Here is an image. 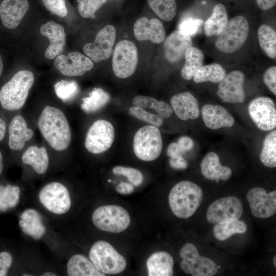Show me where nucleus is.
<instances>
[{
	"mask_svg": "<svg viewBox=\"0 0 276 276\" xmlns=\"http://www.w3.org/2000/svg\"><path fill=\"white\" fill-rule=\"evenodd\" d=\"M38 126L42 135L53 149L62 151L68 147L71 130L66 117L60 109L46 106L38 118Z\"/></svg>",
	"mask_w": 276,
	"mask_h": 276,
	"instance_id": "obj_1",
	"label": "nucleus"
},
{
	"mask_svg": "<svg viewBox=\"0 0 276 276\" xmlns=\"http://www.w3.org/2000/svg\"><path fill=\"white\" fill-rule=\"evenodd\" d=\"M203 192L197 184L183 180L176 184L169 195V204L172 213L178 218L192 216L199 206Z\"/></svg>",
	"mask_w": 276,
	"mask_h": 276,
	"instance_id": "obj_2",
	"label": "nucleus"
},
{
	"mask_svg": "<svg viewBox=\"0 0 276 276\" xmlns=\"http://www.w3.org/2000/svg\"><path fill=\"white\" fill-rule=\"evenodd\" d=\"M34 81L33 74L22 70L16 73L0 90V103L9 110H16L25 104Z\"/></svg>",
	"mask_w": 276,
	"mask_h": 276,
	"instance_id": "obj_3",
	"label": "nucleus"
},
{
	"mask_svg": "<svg viewBox=\"0 0 276 276\" xmlns=\"http://www.w3.org/2000/svg\"><path fill=\"white\" fill-rule=\"evenodd\" d=\"M89 258L97 269L104 274H118L126 267L124 257L105 241H99L93 244Z\"/></svg>",
	"mask_w": 276,
	"mask_h": 276,
	"instance_id": "obj_4",
	"label": "nucleus"
},
{
	"mask_svg": "<svg viewBox=\"0 0 276 276\" xmlns=\"http://www.w3.org/2000/svg\"><path fill=\"white\" fill-rule=\"evenodd\" d=\"M249 31L247 20L239 15L232 18L218 35L216 48L221 52L232 53L239 50L245 42Z\"/></svg>",
	"mask_w": 276,
	"mask_h": 276,
	"instance_id": "obj_5",
	"label": "nucleus"
},
{
	"mask_svg": "<svg viewBox=\"0 0 276 276\" xmlns=\"http://www.w3.org/2000/svg\"><path fill=\"white\" fill-rule=\"evenodd\" d=\"M136 157L144 161H152L158 158L162 152L163 141L157 127L147 125L141 127L135 133L133 142Z\"/></svg>",
	"mask_w": 276,
	"mask_h": 276,
	"instance_id": "obj_6",
	"label": "nucleus"
},
{
	"mask_svg": "<svg viewBox=\"0 0 276 276\" xmlns=\"http://www.w3.org/2000/svg\"><path fill=\"white\" fill-rule=\"evenodd\" d=\"M94 224L98 229L112 233L123 232L130 222L128 212L117 205H107L96 209L92 215Z\"/></svg>",
	"mask_w": 276,
	"mask_h": 276,
	"instance_id": "obj_7",
	"label": "nucleus"
},
{
	"mask_svg": "<svg viewBox=\"0 0 276 276\" xmlns=\"http://www.w3.org/2000/svg\"><path fill=\"white\" fill-rule=\"evenodd\" d=\"M179 255L182 259L180 267L186 273L192 276H213L217 272L216 263L207 257L200 256L197 248L192 243L185 244Z\"/></svg>",
	"mask_w": 276,
	"mask_h": 276,
	"instance_id": "obj_8",
	"label": "nucleus"
},
{
	"mask_svg": "<svg viewBox=\"0 0 276 276\" xmlns=\"http://www.w3.org/2000/svg\"><path fill=\"white\" fill-rule=\"evenodd\" d=\"M138 62L136 45L132 42L123 40L116 45L112 56V67L114 75L119 78H126L134 72Z\"/></svg>",
	"mask_w": 276,
	"mask_h": 276,
	"instance_id": "obj_9",
	"label": "nucleus"
},
{
	"mask_svg": "<svg viewBox=\"0 0 276 276\" xmlns=\"http://www.w3.org/2000/svg\"><path fill=\"white\" fill-rule=\"evenodd\" d=\"M114 138V130L110 122L105 120L95 121L86 133L85 146L93 154H99L107 150Z\"/></svg>",
	"mask_w": 276,
	"mask_h": 276,
	"instance_id": "obj_10",
	"label": "nucleus"
},
{
	"mask_svg": "<svg viewBox=\"0 0 276 276\" xmlns=\"http://www.w3.org/2000/svg\"><path fill=\"white\" fill-rule=\"evenodd\" d=\"M39 199L48 211L56 214L65 213L71 206L67 188L58 182L49 183L43 187L39 192Z\"/></svg>",
	"mask_w": 276,
	"mask_h": 276,
	"instance_id": "obj_11",
	"label": "nucleus"
},
{
	"mask_svg": "<svg viewBox=\"0 0 276 276\" xmlns=\"http://www.w3.org/2000/svg\"><path fill=\"white\" fill-rule=\"evenodd\" d=\"M116 37V30L111 25H107L97 33L95 41L85 44L84 54L95 62L108 59L111 56Z\"/></svg>",
	"mask_w": 276,
	"mask_h": 276,
	"instance_id": "obj_12",
	"label": "nucleus"
},
{
	"mask_svg": "<svg viewBox=\"0 0 276 276\" xmlns=\"http://www.w3.org/2000/svg\"><path fill=\"white\" fill-rule=\"evenodd\" d=\"M248 110L251 119L260 130L270 131L275 128L276 108L271 99L256 98L249 103Z\"/></svg>",
	"mask_w": 276,
	"mask_h": 276,
	"instance_id": "obj_13",
	"label": "nucleus"
},
{
	"mask_svg": "<svg viewBox=\"0 0 276 276\" xmlns=\"http://www.w3.org/2000/svg\"><path fill=\"white\" fill-rule=\"evenodd\" d=\"M242 213L241 200L236 197L228 196L215 200L209 206L206 218L211 223L216 224L223 221L238 219Z\"/></svg>",
	"mask_w": 276,
	"mask_h": 276,
	"instance_id": "obj_14",
	"label": "nucleus"
},
{
	"mask_svg": "<svg viewBox=\"0 0 276 276\" xmlns=\"http://www.w3.org/2000/svg\"><path fill=\"white\" fill-rule=\"evenodd\" d=\"M252 214L257 218H267L276 213V191L267 193L263 188H254L247 194Z\"/></svg>",
	"mask_w": 276,
	"mask_h": 276,
	"instance_id": "obj_15",
	"label": "nucleus"
},
{
	"mask_svg": "<svg viewBox=\"0 0 276 276\" xmlns=\"http://www.w3.org/2000/svg\"><path fill=\"white\" fill-rule=\"evenodd\" d=\"M244 74L236 70L230 72L220 82L217 95L223 102L231 103H242L245 96L243 85Z\"/></svg>",
	"mask_w": 276,
	"mask_h": 276,
	"instance_id": "obj_16",
	"label": "nucleus"
},
{
	"mask_svg": "<svg viewBox=\"0 0 276 276\" xmlns=\"http://www.w3.org/2000/svg\"><path fill=\"white\" fill-rule=\"evenodd\" d=\"M54 65L61 74L68 76H80L93 68L92 60L81 53L74 51L60 55L54 61Z\"/></svg>",
	"mask_w": 276,
	"mask_h": 276,
	"instance_id": "obj_17",
	"label": "nucleus"
},
{
	"mask_svg": "<svg viewBox=\"0 0 276 276\" xmlns=\"http://www.w3.org/2000/svg\"><path fill=\"white\" fill-rule=\"evenodd\" d=\"M133 32L137 40H150L157 44L162 42L166 36L162 22L155 18L149 19L143 17L139 18L134 25Z\"/></svg>",
	"mask_w": 276,
	"mask_h": 276,
	"instance_id": "obj_18",
	"label": "nucleus"
},
{
	"mask_svg": "<svg viewBox=\"0 0 276 276\" xmlns=\"http://www.w3.org/2000/svg\"><path fill=\"white\" fill-rule=\"evenodd\" d=\"M40 32L50 40V44L45 52L47 59H54L61 53L65 47L66 34L63 27L54 21H49L41 25Z\"/></svg>",
	"mask_w": 276,
	"mask_h": 276,
	"instance_id": "obj_19",
	"label": "nucleus"
},
{
	"mask_svg": "<svg viewBox=\"0 0 276 276\" xmlns=\"http://www.w3.org/2000/svg\"><path fill=\"white\" fill-rule=\"evenodd\" d=\"M28 0H3L0 5V18L7 28L17 27L28 11Z\"/></svg>",
	"mask_w": 276,
	"mask_h": 276,
	"instance_id": "obj_20",
	"label": "nucleus"
},
{
	"mask_svg": "<svg viewBox=\"0 0 276 276\" xmlns=\"http://www.w3.org/2000/svg\"><path fill=\"white\" fill-rule=\"evenodd\" d=\"M170 103L173 110L181 120H194L200 115L198 101L189 92H183L173 96L170 100Z\"/></svg>",
	"mask_w": 276,
	"mask_h": 276,
	"instance_id": "obj_21",
	"label": "nucleus"
},
{
	"mask_svg": "<svg viewBox=\"0 0 276 276\" xmlns=\"http://www.w3.org/2000/svg\"><path fill=\"white\" fill-rule=\"evenodd\" d=\"M201 115L205 126L213 130L231 127L235 123L231 113L220 105H204L201 109Z\"/></svg>",
	"mask_w": 276,
	"mask_h": 276,
	"instance_id": "obj_22",
	"label": "nucleus"
},
{
	"mask_svg": "<svg viewBox=\"0 0 276 276\" xmlns=\"http://www.w3.org/2000/svg\"><path fill=\"white\" fill-rule=\"evenodd\" d=\"M192 45L191 37L180 31H175L165 39L164 43L165 56L171 63L180 60L188 48Z\"/></svg>",
	"mask_w": 276,
	"mask_h": 276,
	"instance_id": "obj_23",
	"label": "nucleus"
},
{
	"mask_svg": "<svg viewBox=\"0 0 276 276\" xmlns=\"http://www.w3.org/2000/svg\"><path fill=\"white\" fill-rule=\"evenodd\" d=\"M33 130L28 128L24 118L20 115L15 116L9 125V146L13 150H20L25 143L32 139Z\"/></svg>",
	"mask_w": 276,
	"mask_h": 276,
	"instance_id": "obj_24",
	"label": "nucleus"
},
{
	"mask_svg": "<svg viewBox=\"0 0 276 276\" xmlns=\"http://www.w3.org/2000/svg\"><path fill=\"white\" fill-rule=\"evenodd\" d=\"M200 170L205 178L216 182L227 180L232 174L229 168L221 165L219 156L214 152H209L203 158Z\"/></svg>",
	"mask_w": 276,
	"mask_h": 276,
	"instance_id": "obj_25",
	"label": "nucleus"
},
{
	"mask_svg": "<svg viewBox=\"0 0 276 276\" xmlns=\"http://www.w3.org/2000/svg\"><path fill=\"white\" fill-rule=\"evenodd\" d=\"M146 265L149 276H172L173 274V259L165 251L152 254L147 259Z\"/></svg>",
	"mask_w": 276,
	"mask_h": 276,
	"instance_id": "obj_26",
	"label": "nucleus"
},
{
	"mask_svg": "<svg viewBox=\"0 0 276 276\" xmlns=\"http://www.w3.org/2000/svg\"><path fill=\"white\" fill-rule=\"evenodd\" d=\"M69 276H105L93 262L83 255L77 254L72 257L67 264Z\"/></svg>",
	"mask_w": 276,
	"mask_h": 276,
	"instance_id": "obj_27",
	"label": "nucleus"
},
{
	"mask_svg": "<svg viewBox=\"0 0 276 276\" xmlns=\"http://www.w3.org/2000/svg\"><path fill=\"white\" fill-rule=\"evenodd\" d=\"M24 164L30 165L38 174H43L48 169L49 156L44 147L39 148L36 145L29 147L21 156Z\"/></svg>",
	"mask_w": 276,
	"mask_h": 276,
	"instance_id": "obj_28",
	"label": "nucleus"
},
{
	"mask_svg": "<svg viewBox=\"0 0 276 276\" xmlns=\"http://www.w3.org/2000/svg\"><path fill=\"white\" fill-rule=\"evenodd\" d=\"M228 21L225 7L222 4L216 5L211 15L205 20L204 31L207 36H218Z\"/></svg>",
	"mask_w": 276,
	"mask_h": 276,
	"instance_id": "obj_29",
	"label": "nucleus"
},
{
	"mask_svg": "<svg viewBox=\"0 0 276 276\" xmlns=\"http://www.w3.org/2000/svg\"><path fill=\"white\" fill-rule=\"evenodd\" d=\"M185 63L181 70V76L185 79H192L196 72L203 65L204 56L199 49L190 47L185 53Z\"/></svg>",
	"mask_w": 276,
	"mask_h": 276,
	"instance_id": "obj_30",
	"label": "nucleus"
},
{
	"mask_svg": "<svg viewBox=\"0 0 276 276\" xmlns=\"http://www.w3.org/2000/svg\"><path fill=\"white\" fill-rule=\"evenodd\" d=\"M247 226L243 221L238 219L228 220L215 224L213 234L219 241H224L234 234L246 233Z\"/></svg>",
	"mask_w": 276,
	"mask_h": 276,
	"instance_id": "obj_31",
	"label": "nucleus"
},
{
	"mask_svg": "<svg viewBox=\"0 0 276 276\" xmlns=\"http://www.w3.org/2000/svg\"><path fill=\"white\" fill-rule=\"evenodd\" d=\"M132 103L134 106L155 110L162 119L170 117L173 113V109L170 105L151 97L138 95L133 98Z\"/></svg>",
	"mask_w": 276,
	"mask_h": 276,
	"instance_id": "obj_32",
	"label": "nucleus"
},
{
	"mask_svg": "<svg viewBox=\"0 0 276 276\" xmlns=\"http://www.w3.org/2000/svg\"><path fill=\"white\" fill-rule=\"evenodd\" d=\"M226 76L224 68L216 63L202 65L195 73L193 80L197 83L210 81L217 83L220 82Z\"/></svg>",
	"mask_w": 276,
	"mask_h": 276,
	"instance_id": "obj_33",
	"label": "nucleus"
},
{
	"mask_svg": "<svg viewBox=\"0 0 276 276\" xmlns=\"http://www.w3.org/2000/svg\"><path fill=\"white\" fill-rule=\"evenodd\" d=\"M258 41L261 49L272 59L276 57V32L270 26L261 25L258 30Z\"/></svg>",
	"mask_w": 276,
	"mask_h": 276,
	"instance_id": "obj_34",
	"label": "nucleus"
},
{
	"mask_svg": "<svg viewBox=\"0 0 276 276\" xmlns=\"http://www.w3.org/2000/svg\"><path fill=\"white\" fill-rule=\"evenodd\" d=\"M110 100L109 95L100 88H95L88 96L82 99L81 109L87 113L95 112L103 107Z\"/></svg>",
	"mask_w": 276,
	"mask_h": 276,
	"instance_id": "obj_35",
	"label": "nucleus"
},
{
	"mask_svg": "<svg viewBox=\"0 0 276 276\" xmlns=\"http://www.w3.org/2000/svg\"><path fill=\"white\" fill-rule=\"evenodd\" d=\"M26 211L31 214V220L27 223L21 219L19 221V226L24 233L35 240H39L45 232V227L42 223L41 217L35 210L27 209Z\"/></svg>",
	"mask_w": 276,
	"mask_h": 276,
	"instance_id": "obj_36",
	"label": "nucleus"
},
{
	"mask_svg": "<svg viewBox=\"0 0 276 276\" xmlns=\"http://www.w3.org/2000/svg\"><path fill=\"white\" fill-rule=\"evenodd\" d=\"M262 164L269 168L276 167V130L269 133L265 137L260 153Z\"/></svg>",
	"mask_w": 276,
	"mask_h": 276,
	"instance_id": "obj_37",
	"label": "nucleus"
},
{
	"mask_svg": "<svg viewBox=\"0 0 276 276\" xmlns=\"http://www.w3.org/2000/svg\"><path fill=\"white\" fill-rule=\"evenodd\" d=\"M147 2L153 11L165 21L172 20L176 14L175 0H147Z\"/></svg>",
	"mask_w": 276,
	"mask_h": 276,
	"instance_id": "obj_38",
	"label": "nucleus"
},
{
	"mask_svg": "<svg viewBox=\"0 0 276 276\" xmlns=\"http://www.w3.org/2000/svg\"><path fill=\"white\" fill-rule=\"evenodd\" d=\"M54 90L58 98L63 102L73 99L79 91V86L75 81L61 80L54 85Z\"/></svg>",
	"mask_w": 276,
	"mask_h": 276,
	"instance_id": "obj_39",
	"label": "nucleus"
},
{
	"mask_svg": "<svg viewBox=\"0 0 276 276\" xmlns=\"http://www.w3.org/2000/svg\"><path fill=\"white\" fill-rule=\"evenodd\" d=\"M78 10L84 18H94L96 12L100 9L107 0H77Z\"/></svg>",
	"mask_w": 276,
	"mask_h": 276,
	"instance_id": "obj_40",
	"label": "nucleus"
},
{
	"mask_svg": "<svg viewBox=\"0 0 276 276\" xmlns=\"http://www.w3.org/2000/svg\"><path fill=\"white\" fill-rule=\"evenodd\" d=\"M129 113L141 121L148 123L152 126L159 127L163 124V119L158 115L147 112L144 109L133 106L129 109Z\"/></svg>",
	"mask_w": 276,
	"mask_h": 276,
	"instance_id": "obj_41",
	"label": "nucleus"
},
{
	"mask_svg": "<svg viewBox=\"0 0 276 276\" xmlns=\"http://www.w3.org/2000/svg\"><path fill=\"white\" fill-rule=\"evenodd\" d=\"M116 175H121L127 177L128 180L134 186H139L143 182V176L138 170L123 166H116L112 169Z\"/></svg>",
	"mask_w": 276,
	"mask_h": 276,
	"instance_id": "obj_42",
	"label": "nucleus"
},
{
	"mask_svg": "<svg viewBox=\"0 0 276 276\" xmlns=\"http://www.w3.org/2000/svg\"><path fill=\"white\" fill-rule=\"evenodd\" d=\"M203 24L201 19L192 17L185 18L179 23L178 30L190 37L196 35Z\"/></svg>",
	"mask_w": 276,
	"mask_h": 276,
	"instance_id": "obj_43",
	"label": "nucleus"
},
{
	"mask_svg": "<svg viewBox=\"0 0 276 276\" xmlns=\"http://www.w3.org/2000/svg\"><path fill=\"white\" fill-rule=\"evenodd\" d=\"M44 7L54 14L64 17L67 14L65 0H41Z\"/></svg>",
	"mask_w": 276,
	"mask_h": 276,
	"instance_id": "obj_44",
	"label": "nucleus"
},
{
	"mask_svg": "<svg viewBox=\"0 0 276 276\" xmlns=\"http://www.w3.org/2000/svg\"><path fill=\"white\" fill-rule=\"evenodd\" d=\"M263 81L268 89L276 95V67H269L265 72Z\"/></svg>",
	"mask_w": 276,
	"mask_h": 276,
	"instance_id": "obj_45",
	"label": "nucleus"
},
{
	"mask_svg": "<svg viewBox=\"0 0 276 276\" xmlns=\"http://www.w3.org/2000/svg\"><path fill=\"white\" fill-rule=\"evenodd\" d=\"M12 187L10 185L5 187L0 185V212H5L9 208Z\"/></svg>",
	"mask_w": 276,
	"mask_h": 276,
	"instance_id": "obj_46",
	"label": "nucleus"
},
{
	"mask_svg": "<svg viewBox=\"0 0 276 276\" xmlns=\"http://www.w3.org/2000/svg\"><path fill=\"white\" fill-rule=\"evenodd\" d=\"M12 263L11 255L6 251L0 252V276L7 275Z\"/></svg>",
	"mask_w": 276,
	"mask_h": 276,
	"instance_id": "obj_47",
	"label": "nucleus"
},
{
	"mask_svg": "<svg viewBox=\"0 0 276 276\" xmlns=\"http://www.w3.org/2000/svg\"><path fill=\"white\" fill-rule=\"evenodd\" d=\"M169 164L172 168L177 170H183L188 167L187 161L181 154L170 157Z\"/></svg>",
	"mask_w": 276,
	"mask_h": 276,
	"instance_id": "obj_48",
	"label": "nucleus"
},
{
	"mask_svg": "<svg viewBox=\"0 0 276 276\" xmlns=\"http://www.w3.org/2000/svg\"><path fill=\"white\" fill-rule=\"evenodd\" d=\"M177 143L182 153L191 150L194 146L193 140L188 136H183L180 137Z\"/></svg>",
	"mask_w": 276,
	"mask_h": 276,
	"instance_id": "obj_49",
	"label": "nucleus"
},
{
	"mask_svg": "<svg viewBox=\"0 0 276 276\" xmlns=\"http://www.w3.org/2000/svg\"><path fill=\"white\" fill-rule=\"evenodd\" d=\"M20 190L18 186H12L11 190V202L9 208L15 207L18 203Z\"/></svg>",
	"mask_w": 276,
	"mask_h": 276,
	"instance_id": "obj_50",
	"label": "nucleus"
},
{
	"mask_svg": "<svg viewBox=\"0 0 276 276\" xmlns=\"http://www.w3.org/2000/svg\"><path fill=\"white\" fill-rule=\"evenodd\" d=\"M117 191L122 194H129L133 192L134 188L132 185L125 182H120L116 188Z\"/></svg>",
	"mask_w": 276,
	"mask_h": 276,
	"instance_id": "obj_51",
	"label": "nucleus"
},
{
	"mask_svg": "<svg viewBox=\"0 0 276 276\" xmlns=\"http://www.w3.org/2000/svg\"><path fill=\"white\" fill-rule=\"evenodd\" d=\"M181 153L182 152L178 143L175 142L171 143L169 145L167 150V155L170 157L181 154Z\"/></svg>",
	"mask_w": 276,
	"mask_h": 276,
	"instance_id": "obj_52",
	"label": "nucleus"
},
{
	"mask_svg": "<svg viewBox=\"0 0 276 276\" xmlns=\"http://www.w3.org/2000/svg\"><path fill=\"white\" fill-rule=\"evenodd\" d=\"M258 7L263 10H267L273 7L276 0H256Z\"/></svg>",
	"mask_w": 276,
	"mask_h": 276,
	"instance_id": "obj_53",
	"label": "nucleus"
},
{
	"mask_svg": "<svg viewBox=\"0 0 276 276\" xmlns=\"http://www.w3.org/2000/svg\"><path fill=\"white\" fill-rule=\"evenodd\" d=\"M6 125L4 121L0 118V141H2L5 135Z\"/></svg>",
	"mask_w": 276,
	"mask_h": 276,
	"instance_id": "obj_54",
	"label": "nucleus"
},
{
	"mask_svg": "<svg viewBox=\"0 0 276 276\" xmlns=\"http://www.w3.org/2000/svg\"><path fill=\"white\" fill-rule=\"evenodd\" d=\"M3 156L0 151V175L3 171Z\"/></svg>",
	"mask_w": 276,
	"mask_h": 276,
	"instance_id": "obj_55",
	"label": "nucleus"
},
{
	"mask_svg": "<svg viewBox=\"0 0 276 276\" xmlns=\"http://www.w3.org/2000/svg\"><path fill=\"white\" fill-rule=\"evenodd\" d=\"M3 70V60L1 56L0 55V77L2 74Z\"/></svg>",
	"mask_w": 276,
	"mask_h": 276,
	"instance_id": "obj_56",
	"label": "nucleus"
},
{
	"mask_svg": "<svg viewBox=\"0 0 276 276\" xmlns=\"http://www.w3.org/2000/svg\"><path fill=\"white\" fill-rule=\"evenodd\" d=\"M42 275H43V276H56L57 275L55 273H53V272H47L43 273L42 274Z\"/></svg>",
	"mask_w": 276,
	"mask_h": 276,
	"instance_id": "obj_57",
	"label": "nucleus"
},
{
	"mask_svg": "<svg viewBox=\"0 0 276 276\" xmlns=\"http://www.w3.org/2000/svg\"><path fill=\"white\" fill-rule=\"evenodd\" d=\"M273 264L274 265V266L275 267L276 266V257L275 256L273 258Z\"/></svg>",
	"mask_w": 276,
	"mask_h": 276,
	"instance_id": "obj_58",
	"label": "nucleus"
},
{
	"mask_svg": "<svg viewBox=\"0 0 276 276\" xmlns=\"http://www.w3.org/2000/svg\"><path fill=\"white\" fill-rule=\"evenodd\" d=\"M24 276H28V275H31L30 274H24Z\"/></svg>",
	"mask_w": 276,
	"mask_h": 276,
	"instance_id": "obj_59",
	"label": "nucleus"
},
{
	"mask_svg": "<svg viewBox=\"0 0 276 276\" xmlns=\"http://www.w3.org/2000/svg\"><path fill=\"white\" fill-rule=\"evenodd\" d=\"M108 182H111V180H110V179H108Z\"/></svg>",
	"mask_w": 276,
	"mask_h": 276,
	"instance_id": "obj_60",
	"label": "nucleus"
}]
</instances>
